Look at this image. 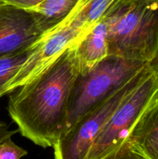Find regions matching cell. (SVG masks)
<instances>
[{
	"mask_svg": "<svg viewBox=\"0 0 158 159\" xmlns=\"http://www.w3.org/2000/svg\"><path fill=\"white\" fill-rule=\"evenodd\" d=\"M78 41L9 94V116L22 136L40 147H54L64 130L71 89L80 71Z\"/></svg>",
	"mask_w": 158,
	"mask_h": 159,
	"instance_id": "obj_1",
	"label": "cell"
},
{
	"mask_svg": "<svg viewBox=\"0 0 158 159\" xmlns=\"http://www.w3.org/2000/svg\"><path fill=\"white\" fill-rule=\"evenodd\" d=\"M102 19L110 55L151 63L158 52V0H118Z\"/></svg>",
	"mask_w": 158,
	"mask_h": 159,
	"instance_id": "obj_2",
	"label": "cell"
},
{
	"mask_svg": "<svg viewBox=\"0 0 158 159\" xmlns=\"http://www.w3.org/2000/svg\"><path fill=\"white\" fill-rule=\"evenodd\" d=\"M149 65L109 54L88 71L79 72L71 89L66 124L61 136Z\"/></svg>",
	"mask_w": 158,
	"mask_h": 159,
	"instance_id": "obj_3",
	"label": "cell"
},
{
	"mask_svg": "<svg viewBox=\"0 0 158 159\" xmlns=\"http://www.w3.org/2000/svg\"><path fill=\"white\" fill-rule=\"evenodd\" d=\"M157 95L158 71L150 66L99 134L88 159H106L116 152Z\"/></svg>",
	"mask_w": 158,
	"mask_h": 159,
	"instance_id": "obj_4",
	"label": "cell"
},
{
	"mask_svg": "<svg viewBox=\"0 0 158 159\" xmlns=\"http://www.w3.org/2000/svg\"><path fill=\"white\" fill-rule=\"evenodd\" d=\"M147 65L137 75L108 99L96 107L66 134L54 146V159H88L99 134L121 102L140 82L150 68Z\"/></svg>",
	"mask_w": 158,
	"mask_h": 159,
	"instance_id": "obj_5",
	"label": "cell"
},
{
	"mask_svg": "<svg viewBox=\"0 0 158 159\" xmlns=\"http://www.w3.org/2000/svg\"><path fill=\"white\" fill-rule=\"evenodd\" d=\"M88 30L77 26L71 16L59 27L43 35L36 43L34 51L11 81L6 89V95L12 93L41 72L65 50L81 40Z\"/></svg>",
	"mask_w": 158,
	"mask_h": 159,
	"instance_id": "obj_6",
	"label": "cell"
},
{
	"mask_svg": "<svg viewBox=\"0 0 158 159\" xmlns=\"http://www.w3.org/2000/svg\"><path fill=\"white\" fill-rule=\"evenodd\" d=\"M43 35L33 12L0 2V57L30 48Z\"/></svg>",
	"mask_w": 158,
	"mask_h": 159,
	"instance_id": "obj_7",
	"label": "cell"
},
{
	"mask_svg": "<svg viewBox=\"0 0 158 159\" xmlns=\"http://www.w3.org/2000/svg\"><path fill=\"white\" fill-rule=\"evenodd\" d=\"M127 141L147 159H158V95L139 118Z\"/></svg>",
	"mask_w": 158,
	"mask_h": 159,
	"instance_id": "obj_8",
	"label": "cell"
},
{
	"mask_svg": "<svg viewBox=\"0 0 158 159\" xmlns=\"http://www.w3.org/2000/svg\"><path fill=\"white\" fill-rule=\"evenodd\" d=\"M79 72H85L109 55L108 30L103 19L86 33L77 45Z\"/></svg>",
	"mask_w": 158,
	"mask_h": 159,
	"instance_id": "obj_9",
	"label": "cell"
},
{
	"mask_svg": "<svg viewBox=\"0 0 158 159\" xmlns=\"http://www.w3.org/2000/svg\"><path fill=\"white\" fill-rule=\"evenodd\" d=\"M82 0H43L28 9L36 16L39 26L46 34L66 22L77 10Z\"/></svg>",
	"mask_w": 158,
	"mask_h": 159,
	"instance_id": "obj_10",
	"label": "cell"
},
{
	"mask_svg": "<svg viewBox=\"0 0 158 159\" xmlns=\"http://www.w3.org/2000/svg\"><path fill=\"white\" fill-rule=\"evenodd\" d=\"M118 0H82L77 10L72 15V20L77 26L90 30L102 20L108 9Z\"/></svg>",
	"mask_w": 158,
	"mask_h": 159,
	"instance_id": "obj_11",
	"label": "cell"
},
{
	"mask_svg": "<svg viewBox=\"0 0 158 159\" xmlns=\"http://www.w3.org/2000/svg\"><path fill=\"white\" fill-rule=\"evenodd\" d=\"M36 43L26 50L0 57V98L6 95L11 81L34 51Z\"/></svg>",
	"mask_w": 158,
	"mask_h": 159,
	"instance_id": "obj_12",
	"label": "cell"
},
{
	"mask_svg": "<svg viewBox=\"0 0 158 159\" xmlns=\"http://www.w3.org/2000/svg\"><path fill=\"white\" fill-rule=\"evenodd\" d=\"M27 154V151L15 144L12 138H8L0 142V159H20Z\"/></svg>",
	"mask_w": 158,
	"mask_h": 159,
	"instance_id": "obj_13",
	"label": "cell"
},
{
	"mask_svg": "<svg viewBox=\"0 0 158 159\" xmlns=\"http://www.w3.org/2000/svg\"><path fill=\"white\" fill-rule=\"evenodd\" d=\"M106 159H147L135 150L128 141H125L120 148Z\"/></svg>",
	"mask_w": 158,
	"mask_h": 159,
	"instance_id": "obj_14",
	"label": "cell"
},
{
	"mask_svg": "<svg viewBox=\"0 0 158 159\" xmlns=\"http://www.w3.org/2000/svg\"><path fill=\"white\" fill-rule=\"evenodd\" d=\"M43 1V0H0L2 2L25 9H31Z\"/></svg>",
	"mask_w": 158,
	"mask_h": 159,
	"instance_id": "obj_15",
	"label": "cell"
},
{
	"mask_svg": "<svg viewBox=\"0 0 158 159\" xmlns=\"http://www.w3.org/2000/svg\"><path fill=\"white\" fill-rule=\"evenodd\" d=\"M18 132V129L17 130H10L9 129V126L6 123L0 120V142L8 138H12L14 134H15Z\"/></svg>",
	"mask_w": 158,
	"mask_h": 159,
	"instance_id": "obj_16",
	"label": "cell"
},
{
	"mask_svg": "<svg viewBox=\"0 0 158 159\" xmlns=\"http://www.w3.org/2000/svg\"><path fill=\"white\" fill-rule=\"evenodd\" d=\"M150 65L152 68H154V69L156 70V71H158V52L157 54H156L155 58L152 61V62L150 64Z\"/></svg>",
	"mask_w": 158,
	"mask_h": 159,
	"instance_id": "obj_17",
	"label": "cell"
}]
</instances>
